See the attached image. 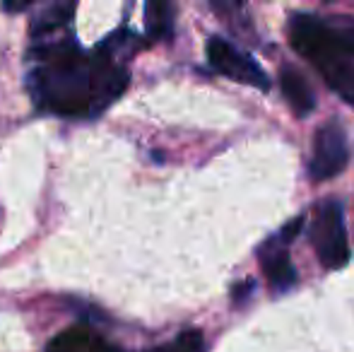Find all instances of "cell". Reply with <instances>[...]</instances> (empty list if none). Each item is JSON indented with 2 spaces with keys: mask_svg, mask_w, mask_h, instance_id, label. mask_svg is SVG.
<instances>
[{
  "mask_svg": "<svg viewBox=\"0 0 354 352\" xmlns=\"http://www.w3.org/2000/svg\"><path fill=\"white\" fill-rule=\"evenodd\" d=\"M39 66L29 73V92L37 106L66 118H94L128 87V71L102 46L87 53L73 41L39 44Z\"/></svg>",
  "mask_w": 354,
  "mask_h": 352,
  "instance_id": "6da1fadb",
  "label": "cell"
},
{
  "mask_svg": "<svg viewBox=\"0 0 354 352\" xmlns=\"http://www.w3.org/2000/svg\"><path fill=\"white\" fill-rule=\"evenodd\" d=\"M308 239L321 266L337 270L350 261V239H347L345 207L337 201H326L316 205L308 227Z\"/></svg>",
  "mask_w": 354,
  "mask_h": 352,
  "instance_id": "7a4b0ae2",
  "label": "cell"
},
{
  "mask_svg": "<svg viewBox=\"0 0 354 352\" xmlns=\"http://www.w3.org/2000/svg\"><path fill=\"white\" fill-rule=\"evenodd\" d=\"M207 61H210V66L219 75L229 77L234 82H241V85L256 89L270 87L266 71L248 53H243L241 48H236L232 41H227L222 37H212L207 41Z\"/></svg>",
  "mask_w": 354,
  "mask_h": 352,
  "instance_id": "3957f363",
  "label": "cell"
},
{
  "mask_svg": "<svg viewBox=\"0 0 354 352\" xmlns=\"http://www.w3.org/2000/svg\"><path fill=\"white\" fill-rule=\"evenodd\" d=\"M347 160H350V147H347L345 128L337 121H328L326 126L318 128L316 138H313L308 172L316 181H328L345 172Z\"/></svg>",
  "mask_w": 354,
  "mask_h": 352,
  "instance_id": "277c9868",
  "label": "cell"
},
{
  "mask_svg": "<svg viewBox=\"0 0 354 352\" xmlns=\"http://www.w3.org/2000/svg\"><path fill=\"white\" fill-rule=\"evenodd\" d=\"M301 227H304V217H297V220H292L284 230H280L275 237H270V239L261 246L258 261H261L263 275L270 282L272 290H277V292L289 290V287H294V282H297V270H294V263H292V259H289L287 244L297 237V232L301 230Z\"/></svg>",
  "mask_w": 354,
  "mask_h": 352,
  "instance_id": "5b68a950",
  "label": "cell"
},
{
  "mask_svg": "<svg viewBox=\"0 0 354 352\" xmlns=\"http://www.w3.org/2000/svg\"><path fill=\"white\" fill-rule=\"evenodd\" d=\"M46 352H123L87 326H73L48 343Z\"/></svg>",
  "mask_w": 354,
  "mask_h": 352,
  "instance_id": "8992f818",
  "label": "cell"
},
{
  "mask_svg": "<svg viewBox=\"0 0 354 352\" xmlns=\"http://www.w3.org/2000/svg\"><path fill=\"white\" fill-rule=\"evenodd\" d=\"M280 87H282V94H284V99H287L289 109H292L297 116H308V113L316 109L313 87L308 85L304 73L297 71L294 66L280 68Z\"/></svg>",
  "mask_w": 354,
  "mask_h": 352,
  "instance_id": "52a82bcc",
  "label": "cell"
},
{
  "mask_svg": "<svg viewBox=\"0 0 354 352\" xmlns=\"http://www.w3.org/2000/svg\"><path fill=\"white\" fill-rule=\"evenodd\" d=\"M75 15V5L73 3H53L48 8H44L41 12L34 17V24H32V34L37 39L46 37V34H53V32H61L66 24H71Z\"/></svg>",
  "mask_w": 354,
  "mask_h": 352,
  "instance_id": "ba28073f",
  "label": "cell"
},
{
  "mask_svg": "<svg viewBox=\"0 0 354 352\" xmlns=\"http://www.w3.org/2000/svg\"><path fill=\"white\" fill-rule=\"evenodd\" d=\"M145 24L149 39H167L174 32V8L167 3H149L145 8Z\"/></svg>",
  "mask_w": 354,
  "mask_h": 352,
  "instance_id": "9c48e42d",
  "label": "cell"
},
{
  "mask_svg": "<svg viewBox=\"0 0 354 352\" xmlns=\"http://www.w3.org/2000/svg\"><path fill=\"white\" fill-rule=\"evenodd\" d=\"M326 24L335 51L345 58H354V17H328Z\"/></svg>",
  "mask_w": 354,
  "mask_h": 352,
  "instance_id": "30bf717a",
  "label": "cell"
},
{
  "mask_svg": "<svg viewBox=\"0 0 354 352\" xmlns=\"http://www.w3.org/2000/svg\"><path fill=\"white\" fill-rule=\"evenodd\" d=\"M147 352H205V340H203L201 331H183L171 343H164Z\"/></svg>",
  "mask_w": 354,
  "mask_h": 352,
  "instance_id": "8fae6325",
  "label": "cell"
},
{
  "mask_svg": "<svg viewBox=\"0 0 354 352\" xmlns=\"http://www.w3.org/2000/svg\"><path fill=\"white\" fill-rule=\"evenodd\" d=\"M32 8V0H22V3H10V0H5L3 3V10L5 12H22V10Z\"/></svg>",
  "mask_w": 354,
  "mask_h": 352,
  "instance_id": "7c38bea8",
  "label": "cell"
}]
</instances>
